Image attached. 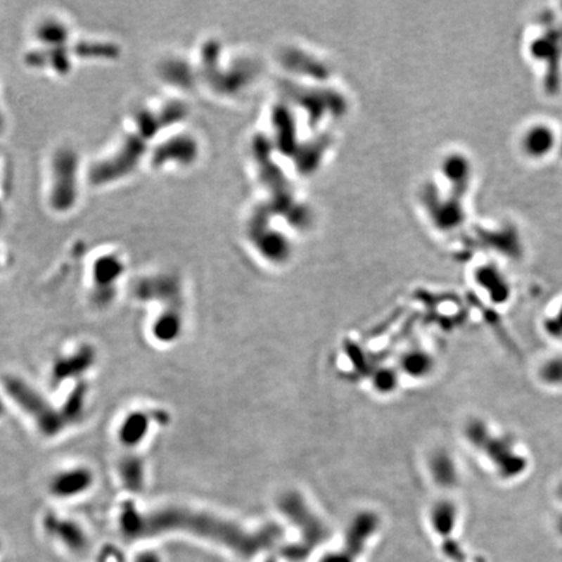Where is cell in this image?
Here are the masks:
<instances>
[{
    "label": "cell",
    "mask_w": 562,
    "mask_h": 562,
    "mask_svg": "<svg viewBox=\"0 0 562 562\" xmlns=\"http://www.w3.org/2000/svg\"><path fill=\"white\" fill-rule=\"evenodd\" d=\"M122 532L130 539L150 537L171 532L186 531L194 537L208 539L241 556H253L272 543L277 530L264 528L262 532L243 528L229 519L208 511L186 506H163L150 511H141L133 502H124L120 511Z\"/></svg>",
    "instance_id": "6da1fadb"
},
{
    "label": "cell",
    "mask_w": 562,
    "mask_h": 562,
    "mask_svg": "<svg viewBox=\"0 0 562 562\" xmlns=\"http://www.w3.org/2000/svg\"><path fill=\"white\" fill-rule=\"evenodd\" d=\"M467 445L502 480H516L528 471V459L518 441L494 430L483 419H470L464 428Z\"/></svg>",
    "instance_id": "7a4b0ae2"
},
{
    "label": "cell",
    "mask_w": 562,
    "mask_h": 562,
    "mask_svg": "<svg viewBox=\"0 0 562 562\" xmlns=\"http://www.w3.org/2000/svg\"><path fill=\"white\" fill-rule=\"evenodd\" d=\"M1 387L9 400L29 416L44 438H56L65 430L59 409L25 379L9 373L1 378Z\"/></svg>",
    "instance_id": "3957f363"
},
{
    "label": "cell",
    "mask_w": 562,
    "mask_h": 562,
    "mask_svg": "<svg viewBox=\"0 0 562 562\" xmlns=\"http://www.w3.org/2000/svg\"><path fill=\"white\" fill-rule=\"evenodd\" d=\"M422 207L430 223L442 234L454 232L466 220V197L452 191L441 182H426L419 194Z\"/></svg>",
    "instance_id": "277c9868"
},
{
    "label": "cell",
    "mask_w": 562,
    "mask_h": 562,
    "mask_svg": "<svg viewBox=\"0 0 562 562\" xmlns=\"http://www.w3.org/2000/svg\"><path fill=\"white\" fill-rule=\"evenodd\" d=\"M279 509L286 518L293 522L301 534V543L289 548V552L294 551L292 556H305L307 551L321 544L328 537V528L323 519L312 511L310 504L306 502L301 493L290 491L279 499Z\"/></svg>",
    "instance_id": "5b68a950"
},
{
    "label": "cell",
    "mask_w": 562,
    "mask_h": 562,
    "mask_svg": "<svg viewBox=\"0 0 562 562\" xmlns=\"http://www.w3.org/2000/svg\"><path fill=\"white\" fill-rule=\"evenodd\" d=\"M96 347L91 344H81L68 353L53 358L50 367V384L59 388L70 381H82L87 372L96 364Z\"/></svg>",
    "instance_id": "8992f818"
},
{
    "label": "cell",
    "mask_w": 562,
    "mask_h": 562,
    "mask_svg": "<svg viewBox=\"0 0 562 562\" xmlns=\"http://www.w3.org/2000/svg\"><path fill=\"white\" fill-rule=\"evenodd\" d=\"M160 413L156 410L136 409L122 416L117 427V440L124 449L137 452L142 447L155 426L160 424Z\"/></svg>",
    "instance_id": "52a82bcc"
},
{
    "label": "cell",
    "mask_w": 562,
    "mask_h": 562,
    "mask_svg": "<svg viewBox=\"0 0 562 562\" xmlns=\"http://www.w3.org/2000/svg\"><path fill=\"white\" fill-rule=\"evenodd\" d=\"M96 483V475L84 465L67 467L52 475L47 490L55 499L70 500L85 494Z\"/></svg>",
    "instance_id": "ba28073f"
},
{
    "label": "cell",
    "mask_w": 562,
    "mask_h": 562,
    "mask_svg": "<svg viewBox=\"0 0 562 562\" xmlns=\"http://www.w3.org/2000/svg\"><path fill=\"white\" fill-rule=\"evenodd\" d=\"M558 130L544 122H532L519 136V150L531 160H543L557 151Z\"/></svg>",
    "instance_id": "9c48e42d"
},
{
    "label": "cell",
    "mask_w": 562,
    "mask_h": 562,
    "mask_svg": "<svg viewBox=\"0 0 562 562\" xmlns=\"http://www.w3.org/2000/svg\"><path fill=\"white\" fill-rule=\"evenodd\" d=\"M438 177L441 184L466 197L471 189L474 167L470 158L465 154L459 151L449 153L441 159Z\"/></svg>",
    "instance_id": "30bf717a"
},
{
    "label": "cell",
    "mask_w": 562,
    "mask_h": 562,
    "mask_svg": "<svg viewBox=\"0 0 562 562\" xmlns=\"http://www.w3.org/2000/svg\"><path fill=\"white\" fill-rule=\"evenodd\" d=\"M44 528L49 535L58 539L61 544L65 545L70 551L81 552L87 547V534L84 528L73 519L49 513L44 516Z\"/></svg>",
    "instance_id": "8fae6325"
},
{
    "label": "cell",
    "mask_w": 562,
    "mask_h": 562,
    "mask_svg": "<svg viewBox=\"0 0 562 562\" xmlns=\"http://www.w3.org/2000/svg\"><path fill=\"white\" fill-rule=\"evenodd\" d=\"M428 474L441 490H454L459 483V464L447 450H435L427 462Z\"/></svg>",
    "instance_id": "7c38bea8"
},
{
    "label": "cell",
    "mask_w": 562,
    "mask_h": 562,
    "mask_svg": "<svg viewBox=\"0 0 562 562\" xmlns=\"http://www.w3.org/2000/svg\"><path fill=\"white\" fill-rule=\"evenodd\" d=\"M89 404V384L85 379L75 383L59 409L65 428L82 423Z\"/></svg>",
    "instance_id": "4fadbf2b"
},
{
    "label": "cell",
    "mask_w": 562,
    "mask_h": 562,
    "mask_svg": "<svg viewBox=\"0 0 562 562\" xmlns=\"http://www.w3.org/2000/svg\"><path fill=\"white\" fill-rule=\"evenodd\" d=\"M184 318L179 307H172L162 312L151 324V336L159 344H173L184 331Z\"/></svg>",
    "instance_id": "5bb4252c"
},
{
    "label": "cell",
    "mask_w": 562,
    "mask_h": 562,
    "mask_svg": "<svg viewBox=\"0 0 562 562\" xmlns=\"http://www.w3.org/2000/svg\"><path fill=\"white\" fill-rule=\"evenodd\" d=\"M119 476L127 491L139 493L146 483V464L137 452H129L119 462Z\"/></svg>",
    "instance_id": "9a60e30c"
},
{
    "label": "cell",
    "mask_w": 562,
    "mask_h": 562,
    "mask_svg": "<svg viewBox=\"0 0 562 562\" xmlns=\"http://www.w3.org/2000/svg\"><path fill=\"white\" fill-rule=\"evenodd\" d=\"M397 366L398 373L402 372L410 379L423 381L433 373L436 362L428 352L422 349H413L401 355Z\"/></svg>",
    "instance_id": "2e32d148"
},
{
    "label": "cell",
    "mask_w": 562,
    "mask_h": 562,
    "mask_svg": "<svg viewBox=\"0 0 562 562\" xmlns=\"http://www.w3.org/2000/svg\"><path fill=\"white\" fill-rule=\"evenodd\" d=\"M537 381L544 387L562 388V355H551L539 364Z\"/></svg>",
    "instance_id": "e0dca14e"
},
{
    "label": "cell",
    "mask_w": 562,
    "mask_h": 562,
    "mask_svg": "<svg viewBox=\"0 0 562 562\" xmlns=\"http://www.w3.org/2000/svg\"><path fill=\"white\" fill-rule=\"evenodd\" d=\"M480 272H478L476 280L478 283H485L483 286H485L487 290L492 292L493 297L500 295V301H502L509 292V286L506 283V280L504 279L500 272H497L496 269L485 267V269H479Z\"/></svg>",
    "instance_id": "ac0fdd59"
},
{
    "label": "cell",
    "mask_w": 562,
    "mask_h": 562,
    "mask_svg": "<svg viewBox=\"0 0 562 562\" xmlns=\"http://www.w3.org/2000/svg\"><path fill=\"white\" fill-rule=\"evenodd\" d=\"M542 327L548 338L554 341H562V301L545 314Z\"/></svg>",
    "instance_id": "d6986e66"
},
{
    "label": "cell",
    "mask_w": 562,
    "mask_h": 562,
    "mask_svg": "<svg viewBox=\"0 0 562 562\" xmlns=\"http://www.w3.org/2000/svg\"><path fill=\"white\" fill-rule=\"evenodd\" d=\"M133 562L163 561H162V557H160V554H158V551H154V549H145V551H141V552L136 556V558H134V561Z\"/></svg>",
    "instance_id": "ffe728a7"
},
{
    "label": "cell",
    "mask_w": 562,
    "mask_h": 562,
    "mask_svg": "<svg viewBox=\"0 0 562 562\" xmlns=\"http://www.w3.org/2000/svg\"><path fill=\"white\" fill-rule=\"evenodd\" d=\"M6 413H7V407H6V402H4V400L1 398L0 396V419L3 418V416H6Z\"/></svg>",
    "instance_id": "44dd1931"
},
{
    "label": "cell",
    "mask_w": 562,
    "mask_h": 562,
    "mask_svg": "<svg viewBox=\"0 0 562 562\" xmlns=\"http://www.w3.org/2000/svg\"><path fill=\"white\" fill-rule=\"evenodd\" d=\"M556 154L560 155V158L562 159V132L558 133V145H557V151H556Z\"/></svg>",
    "instance_id": "7402d4cb"
},
{
    "label": "cell",
    "mask_w": 562,
    "mask_h": 562,
    "mask_svg": "<svg viewBox=\"0 0 562 562\" xmlns=\"http://www.w3.org/2000/svg\"><path fill=\"white\" fill-rule=\"evenodd\" d=\"M556 494H557V497L560 499V502H562V482L560 485H557V488H556Z\"/></svg>",
    "instance_id": "603a6c76"
},
{
    "label": "cell",
    "mask_w": 562,
    "mask_h": 562,
    "mask_svg": "<svg viewBox=\"0 0 562 562\" xmlns=\"http://www.w3.org/2000/svg\"><path fill=\"white\" fill-rule=\"evenodd\" d=\"M1 127H3V120H1V113H0V129H1Z\"/></svg>",
    "instance_id": "cb8c5ba5"
},
{
    "label": "cell",
    "mask_w": 562,
    "mask_h": 562,
    "mask_svg": "<svg viewBox=\"0 0 562 562\" xmlns=\"http://www.w3.org/2000/svg\"><path fill=\"white\" fill-rule=\"evenodd\" d=\"M269 562H275V561H269Z\"/></svg>",
    "instance_id": "d4e9b609"
}]
</instances>
